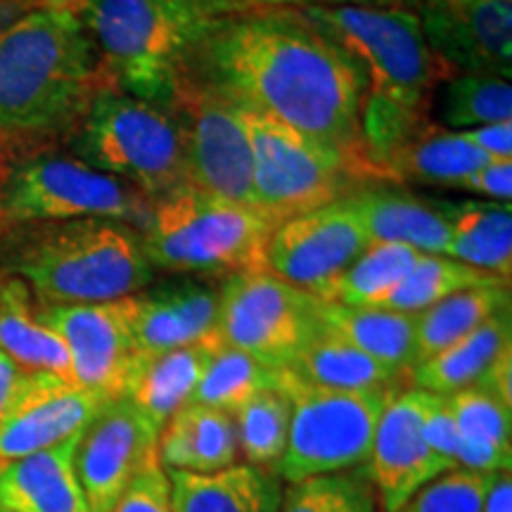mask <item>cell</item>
I'll return each instance as SVG.
<instances>
[{
	"mask_svg": "<svg viewBox=\"0 0 512 512\" xmlns=\"http://www.w3.org/2000/svg\"><path fill=\"white\" fill-rule=\"evenodd\" d=\"M0 512H8V510H5V508H3V505H0Z\"/></svg>",
	"mask_w": 512,
	"mask_h": 512,
	"instance_id": "51",
	"label": "cell"
},
{
	"mask_svg": "<svg viewBox=\"0 0 512 512\" xmlns=\"http://www.w3.org/2000/svg\"><path fill=\"white\" fill-rule=\"evenodd\" d=\"M278 387L292 401L290 439L275 465L283 484L366 465L377 420L396 394L332 392L297 380L290 370H280Z\"/></svg>",
	"mask_w": 512,
	"mask_h": 512,
	"instance_id": "8",
	"label": "cell"
},
{
	"mask_svg": "<svg viewBox=\"0 0 512 512\" xmlns=\"http://www.w3.org/2000/svg\"><path fill=\"white\" fill-rule=\"evenodd\" d=\"M422 434L427 444L446 458L448 463L458 467V451H460V432L451 411H448L444 396L427 392L425 411H422Z\"/></svg>",
	"mask_w": 512,
	"mask_h": 512,
	"instance_id": "41",
	"label": "cell"
},
{
	"mask_svg": "<svg viewBox=\"0 0 512 512\" xmlns=\"http://www.w3.org/2000/svg\"><path fill=\"white\" fill-rule=\"evenodd\" d=\"M216 342L219 339L169 349L162 354H140L124 399L162 430L169 418L192 401Z\"/></svg>",
	"mask_w": 512,
	"mask_h": 512,
	"instance_id": "25",
	"label": "cell"
},
{
	"mask_svg": "<svg viewBox=\"0 0 512 512\" xmlns=\"http://www.w3.org/2000/svg\"><path fill=\"white\" fill-rule=\"evenodd\" d=\"M406 0H271L268 8H306V5H403Z\"/></svg>",
	"mask_w": 512,
	"mask_h": 512,
	"instance_id": "48",
	"label": "cell"
},
{
	"mask_svg": "<svg viewBox=\"0 0 512 512\" xmlns=\"http://www.w3.org/2000/svg\"><path fill=\"white\" fill-rule=\"evenodd\" d=\"M508 347H512V313L503 309L456 344L413 366L408 377L415 389L448 396L477 384L494 358Z\"/></svg>",
	"mask_w": 512,
	"mask_h": 512,
	"instance_id": "30",
	"label": "cell"
},
{
	"mask_svg": "<svg viewBox=\"0 0 512 512\" xmlns=\"http://www.w3.org/2000/svg\"><path fill=\"white\" fill-rule=\"evenodd\" d=\"M280 512H380V503L361 472H335L287 484Z\"/></svg>",
	"mask_w": 512,
	"mask_h": 512,
	"instance_id": "38",
	"label": "cell"
},
{
	"mask_svg": "<svg viewBox=\"0 0 512 512\" xmlns=\"http://www.w3.org/2000/svg\"><path fill=\"white\" fill-rule=\"evenodd\" d=\"M110 512H174L166 467L159 460L147 465Z\"/></svg>",
	"mask_w": 512,
	"mask_h": 512,
	"instance_id": "40",
	"label": "cell"
},
{
	"mask_svg": "<svg viewBox=\"0 0 512 512\" xmlns=\"http://www.w3.org/2000/svg\"><path fill=\"white\" fill-rule=\"evenodd\" d=\"M166 110L183 133L185 185L256 209L252 147L240 107L192 69H185Z\"/></svg>",
	"mask_w": 512,
	"mask_h": 512,
	"instance_id": "11",
	"label": "cell"
},
{
	"mask_svg": "<svg viewBox=\"0 0 512 512\" xmlns=\"http://www.w3.org/2000/svg\"><path fill=\"white\" fill-rule=\"evenodd\" d=\"M159 432L128 399L107 401L83 427L74 467L91 512H110L133 479L159 460Z\"/></svg>",
	"mask_w": 512,
	"mask_h": 512,
	"instance_id": "15",
	"label": "cell"
},
{
	"mask_svg": "<svg viewBox=\"0 0 512 512\" xmlns=\"http://www.w3.org/2000/svg\"><path fill=\"white\" fill-rule=\"evenodd\" d=\"M29 3H36V5H46V3H53V0H29Z\"/></svg>",
	"mask_w": 512,
	"mask_h": 512,
	"instance_id": "50",
	"label": "cell"
},
{
	"mask_svg": "<svg viewBox=\"0 0 512 512\" xmlns=\"http://www.w3.org/2000/svg\"><path fill=\"white\" fill-rule=\"evenodd\" d=\"M0 273L24 280L38 304H100L155 280L140 230L112 219L0 226Z\"/></svg>",
	"mask_w": 512,
	"mask_h": 512,
	"instance_id": "3",
	"label": "cell"
},
{
	"mask_svg": "<svg viewBox=\"0 0 512 512\" xmlns=\"http://www.w3.org/2000/svg\"><path fill=\"white\" fill-rule=\"evenodd\" d=\"M235 105L266 114L349 164L368 185L361 145L363 79L297 8L219 17L188 64Z\"/></svg>",
	"mask_w": 512,
	"mask_h": 512,
	"instance_id": "1",
	"label": "cell"
},
{
	"mask_svg": "<svg viewBox=\"0 0 512 512\" xmlns=\"http://www.w3.org/2000/svg\"><path fill=\"white\" fill-rule=\"evenodd\" d=\"M287 370L297 380L332 392H399L403 377H408L363 354L320 323V318L318 328Z\"/></svg>",
	"mask_w": 512,
	"mask_h": 512,
	"instance_id": "24",
	"label": "cell"
},
{
	"mask_svg": "<svg viewBox=\"0 0 512 512\" xmlns=\"http://www.w3.org/2000/svg\"><path fill=\"white\" fill-rule=\"evenodd\" d=\"M207 5V10L219 17L240 15V12H252V10H266L271 5V0H202Z\"/></svg>",
	"mask_w": 512,
	"mask_h": 512,
	"instance_id": "46",
	"label": "cell"
},
{
	"mask_svg": "<svg viewBox=\"0 0 512 512\" xmlns=\"http://www.w3.org/2000/svg\"><path fill=\"white\" fill-rule=\"evenodd\" d=\"M81 19L107 86L166 107L216 17L202 0H53Z\"/></svg>",
	"mask_w": 512,
	"mask_h": 512,
	"instance_id": "4",
	"label": "cell"
},
{
	"mask_svg": "<svg viewBox=\"0 0 512 512\" xmlns=\"http://www.w3.org/2000/svg\"><path fill=\"white\" fill-rule=\"evenodd\" d=\"M233 418L235 430H238L240 458H245L247 465L275 470L290 439V396L280 387L264 389L242 403Z\"/></svg>",
	"mask_w": 512,
	"mask_h": 512,
	"instance_id": "35",
	"label": "cell"
},
{
	"mask_svg": "<svg viewBox=\"0 0 512 512\" xmlns=\"http://www.w3.org/2000/svg\"><path fill=\"white\" fill-rule=\"evenodd\" d=\"M311 27L354 64L368 102L420 117L427 95L451 79L434 55L420 19L403 5H306L297 8Z\"/></svg>",
	"mask_w": 512,
	"mask_h": 512,
	"instance_id": "5",
	"label": "cell"
},
{
	"mask_svg": "<svg viewBox=\"0 0 512 512\" xmlns=\"http://www.w3.org/2000/svg\"><path fill=\"white\" fill-rule=\"evenodd\" d=\"M169 472L174 512H280L285 484L268 467L235 463L219 472Z\"/></svg>",
	"mask_w": 512,
	"mask_h": 512,
	"instance_id": "22",
	"label": "cell"
},
{
	"mask_svg": "<svg viewBox=\"0 0 512 512\" xmlns=\"http://www.w3.org/2000/svg\"><path fill=\"white\" fill-rule=\"evenodd\" d=\"M510 285L505 280L489 275L477 268L460 264L456 259H448V256L439 254H420V259L415 261L411 273L401 280V285L389 294V299L384 302L382 309L403 311V313H420L430 309L441 299L451 297L460 290L477 285Z\"/></svg>",
	"mask_w": 512,
	"mask_h": 512,
	"instance_id": "36",
	"label": "cell"
},
{
	"mask_svg": "<svg viewBox=\"0 0 512 512\" xmlns=\"http://www.w3.org/2000/svg\"><path fill=\"white\" fill-rule=\"evenodd\" d=\"M344 202L356 211L370 242H396L420 254L446 256L451 226L441 200L375 183L354 188Z\"/></svg>",
	"mask_w": 512,
	"mask_h": 512,
	"instance_id": "20",
	"label": "cell"
},
{
	"mask_svg": "<svg viewBox=\"0 0 512 512\" xmlns=\"http://www.w3.org/2000/svg\"><path fill=\"white\" fill-rule=\"evenodd\" d=\"M444 202L451 240L446 256L510 283L512 207L503 202Z\"/></svg>",
	"mask_w": 512,
	"mask_h": 512,
	"instance_id": "28",
	"label": "cell"
},
{
	"mask_svg": "<svg viewBox=\"0 0 512 512\" xmlns=\"http://www.w3.org/2000/svg\"><path fill=\"white\" fill-rule=\"evenodd\" d=\"M318 318L332 332L347 339L363 354L373 356L382 366L408 375L415 366V313L375 306H344L320 302Z\"/></svg>",
	"mask_w": 512,
	"mask_h": 512,
	"instance_id": "29",
	"label": "cell"
},
{
	"mask_svg": "<svg viewBox=\"0 0 512 512\" xmlns=\"http://www.w3.org/2000/svg\"><path fill=\"white\" fill-rule=\"evenodd\" d=\"M105 86L91 36L67 5L31 8L0 34V138L72 128Z\"/></svg>",
	"mask_w": 512,
	"mask_h": 512,
	"instance_id": "2",
	"label": "cell"
},
{
	"mask_svg": "<svg viewBox=\"0 0 512 512\" xmlns=\"http://www.w3.org/2000/svg\"><path fill=\"white\" fill-rule=\"evenodd\" d=\"M465 138L489 159L512 162V121H498L463 131Z\"/></svg>",
	"mask_w": 512,
	"mask_h": 512,
	"instance_id": "43",
	"label": "cell"
},
{
	"mask_svg": "<svg viewBox=\"0 0 512 512\" xmlns=\"http://www.w3.org/2000/svg\"><path fill=\"white\" fill-rule=\"evenodd\" d=\"M418 259L420 252L413 247L396 245V242H370L356 256L354 264L339 275L325 302L382 309L389 294L411 273Z\"/></svg>",
	"mask_w": 512,
	"mask_h": 512,
	"instance_id": "33",
	"label": "cell"
},
{
	"mask_svg": "<svg viewBox=\"0 0 512 512\" xmlns=\"http://www.w3.org/2000/svg\"><path fill=\"white\" fill-rule=\"evenodd\" d=\"M31 8H38V5L29 0H0V34Z\"/></svg>",
	"mask_w": 512,
	"mask_h": 512,
	"instance_id": "49",
	"label": "cell"
},
{
	"mask_svg": "<svg viewBox=\"0 0 512 512\" xmlns=\"http://www.w3.org/2000/svg\"><path fill=\"white\" fill-rule=\"evenodd\" d=\"M159 463L178 472H219L240 463L233 413L188 403L159 432Z\"/></svg>",
	"mask_w": 512,
	"mask_h": 512,
	"instance_id": "23",
	"label": "cell"
},
{
	"mask_svg": "<svg viewBox=\"0 0 512 512\" xmlns=\"http://www.w3.org/2000/svg\"><path fill=\"white\" fill-rule=\"evenodd\" d=\"M472 387H482L484 392L496 396L505 406L512 408V347L503 349L501 354L494 358L486 373L479 377L477 384Z\"/></svg>",
	"mask_w": 512,
	"mask_h": 512,
	"instance_id": "44",
	"label": "cell"
},
{
	"mask_svg": "<svg viewBox=\"0 0 512 512\" xmlns=\"http://www.w3.org/2000/svg\"><path fill=\"white\" fill-rule=\"evenodd\" d=\"M278 380L280 370L264 366L245 351L216 342L190 403L235 413L254 394L278 387Z\"/></svg>",
	"mask_w": 512,
	"mask_h": 512,
	"instance_id": "34",
	"label": "cell"
},
{
	"mask_svg": "<svg viewBox=\"0 0 512 512\" xmlns=\"http://www.w3.org/2000/svg\"><path fill=\"white\" fill-rule=\"evenodd\" d=\"M370 245L366 228L347 202L337 200L280 221L266 245V268L325 302L354 259Z\"/></svg>",
	"mask_w": 512,
	"mask_h": 512,
	"instance_id": "13",
	"label": "cell"
},
{
	"mask_svg": "<svg viewBox=\"0 0 512 512\" xmlns=\"http://www.w3.org/2000/svg\"><path fill=\"white\" fill-rule=\"evenodd\" d=\"M273 228L259 209L181 185L150 200L140 238L155 271L228 278L266 266Z\"/></svg>",
	"mask_w": 512,
	"mask_h": 512,
	"instance_id": "6",
	"label": "cell"
},
{
	"mask_svg": "<svg viewBox=\"0 0 512 512\" xmlns=\"http://www.w3.org/2000/svg\"><path fill=\"white\" fill-rule=\"evenodd\" d=\"M221 285L197 278L166 280L128 297L138 354L214 342L219 325Z\"/></svg>",
	"mask_w": 512,
	"mask_h": 512,
	"instance_id": "19",
	"label": "cell"
},
{
	"mask_svg": "<svg viewBox=\"0 0 512 512\" xmlns=\"http://www.w3.org/2000/svg\"><path fill=\"white\" fill-rule=\"evenodd\" d=\"M38 318L62 339L72 382L100 399H124L138 363L128 297L100 304H38Z\"/></svg>",
	"mask_w": 512,
	"mask_h": 512,
	"instance_id": "14",
	"label": "cell"
},
{
	"mask_svg": "<svg viewBox=\"0 0 512 512\" xmlns=\"http://www.w3.org/2000/svg\"><path fill=\"white\" fill-rule=\"evenodd\" d=\"M491 159L479 152L463 131H446L441 126H420L384 166V181L458 188L472 171Z\"/></svg>",
	"mask_w": 512,
	"mask_h": 512,
	"instance_id": "27",
	"label": "cell"
},
{
	"mask_svg": "<svg viewBox=\"0 0 512 512\" xmlns=\"http://www.w3.org/2000/svg\"><path fill=\"white\" fill-rule=\"evenodd\" d=\"M316 328L318 299L266 266L228 275L221 283L216 337L268 368H290Z\"/></svg>",
	"mask_w": 512,
	"mask_h": 512,
	"instance_id": "12",
	"label": "cell"
},
{
	"mask_svg": "<svg viewBox=\"0 0 512 512\" xmlns=\"http://www.w3.org/2000/svg\"><path fill=\"white\" fill-rule=\"evenodd\" d=\"M69 152L157 200L185 185L183 133L166 107L105 86L72 126Z\"/></svg>",
	"mask_w": 512,
	"mask_h": 512,
	"instance_id": "7",
	"label": "cell"
},
{
	"mask_svg": "<svg viewBox=\"0 0 512 512\" xmlns=\"http://www.w3.org/2000/svg\"><path fill=\"white\" fill-rule=\"evenodd\" d=\"M496 475L453 467L415 491L396 512H482Z\"/></svg>",
	"mask_w": 512,
	"mask_h": 512,
	"instance_id": "39",
	"label": "cell"
},
{
	"mask_svg": "<svg viewBox=\"0 0 512 512\" xmlns=\"http://www.w3.org/2000/svg\"><path fill=\"white\" fill-rule=\"evenodd\" d=\"M460 432L458 467L503 472L512 463V408L484 392L465 387L444 396Z\"/></svg>",
	"mask_w": 512,
	"mask_h": 512,
	"instance_id": "31",
	"label": "cell"
},
{
	"mask_svg": "<svg viewBox=\"0 0 512 512\" xmlns=\"http://www.w3.org/2000/svg\"><path fill=\"white\" fill-rule=\"evenodd\" d=\"M240 112L252 147L254 207L275 226L358 188L349 164L335 152L266 114L245 107Z\"/></svg>",
	"mask_w": 512,
	"mask_h": 512,
	"instance_id": "10",
	"label": "cell"
},
{
	"mask_svg": "<svg viewBox=\"0 0 512 512\" xmlns=\"http://www.w3.org/2000/svg\"><path fill=\"white\" fill-rule=\"evenodd\" d=\"M510 309V285H477L415 313V366L477 330L498 311Z\"/></svg>",
	"mask_w": 512,
	"mask_h": 512,
	"instance_id": "32",
	"label": "cell"
},
{
	"mask_svg": "<svg viewBox=\"0 0 512 512\" xmlns=\"http://www.w3.org/2000/svg\"><path fill=\"white\" fill-rule=\"evenodd\" d=\"M79 437L0 465V505L8 512H91L74 467Z\"/></svg>",
	"mask_w": 512,
	"mask_h": 512,
	"instance_id": "21",
	"label": "cell"
},
{
	"mask_svg": "<svg viewBox=\"0 0 512 512\" xmlns=\"http://www.w3.org/2000/svg\"><path fill=\"white\" fill-rule=\"evenodd\" d=\"M451 72L512 76V0H406Z\"/></svg>",
	"mask_w": 512,
	"mask_h": 512,
	"instance_id": "16",
	"label": "cell"
},
{
	"mask_svg": "<svg viewBox=\"0 0 512 512\" xmlns=\"http://www.w3.org/2000/svg\"><path fill=\"white\" fill-rule=\"evenodd\" d=\"M482 512H512V475L510 470L498 472L486 494Z\"/></svg>",
	"mask_w": 512,
	"mask_h": 512,
	"instance_id": "45",
	"label": "cell"
},
{
	"mask_svg": "<svg viewBox=\"0 0 512 512\" xmlns=\"http://www.w3.org/2000/svg\"><path fill=\"white\" fill-rule=\"evenodd\" d=\"M458 190L475 192L486 200L510 204L512 197V162H501V159H491L489 164H484L482 169L472 171L463 183L458 185Z\"/></svg>",
	"mask_w": 512,
	"mask_h": 512,
	"instance_id": "42",
	"label": "cell"
},
{
	"mask_svg": "<svg viewBox=\"0 0 512 512\" xmlns=\"http://www.w3.org/2000/svg\"><path fill=\"white\" fill-rule=\"evenodd\" d=\"M105 403L67 377L24 373L0 413V465L76 437Z\"/></svg>",
	"mask_w": 512,
	"mask_h": 512,
	"instance_id": "18",
	"label": "cell"
},
{
	"mask_svg": "<svg viewBox=\"0 0 512 512\" xmlns=\"http://www.w3.org/2000/svg\"><path fill=\"white\" fill-rule=\"evenodd\" d=\"M22 370L15 366V361L5 354L3 349H0V413H3V408L8 406L10 396L15 394L19 380H22Z\"/></svg>",
	"mask_w": 512,
	"mask_h": 512,
	"instance_id": "47",
	"label": "cell"
},
{
	"mask_svg": "<svg viewBox=\"0 0 512 512\" xmlns=\"http://www.w3.org/2000/svg\"><path fill=\"white\" fill-rule=\"evenodd\" d=\"M425 399L427 392L422 389L403 387L377 420L366 477L384 512H396L415 491L456 467L441 458L422 434Z\"/></svg>",
	"mask_w": 512,
	"mask_h": 512,
	"instance_id": "17",
	"label": "cell"
},
{
	"mask_svg": "<svg viewBox=\"0 0 512 512\" xmlns=\"http://www.w3.org/2000/svg\"><path fill=\"white\" fill-rule=\"evenodd\" d=\"M0 349L22 373H50L72 380L67 347L38 318V302L24 280L0 273Z\"/></svg>",
	"mask_w": 512,
	"mask_h": 512,
	"instance_id": "26",
	"label": "cell"
},
{
	"mask_svg": "<svg viewBox=\"0 0 512 512\" xmlns=\"http://www.w3.org/2000/svg\"><path fill=\"white\" fill-rule=\"evenodd\" d=\"M147 211L143 192L72 155L27 157L0 181V226L112 219L140 230Z\"/></svg>",
	"mask_w": 512,
	"mask_h": 512,
	"instance_id": "9",
	"label": "cell"
},
{
	"mask_svg": "<svg viewBox=\"0 0 512 512\" xmlns=\"http://www.w3.org/2000/svg\"><path fill=\"white\" fill-rule=\"evenodd\" d=\"M439 121L451 131L512 121V86L498 76L458 74L444 81Z\"/></svg>",
	"mask_w": 512,
	"mask_h": 512,
	"instance_id": "37",
	"label": "cell"
}]
</instances>
